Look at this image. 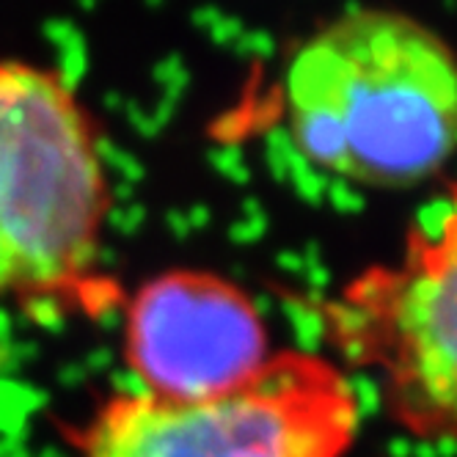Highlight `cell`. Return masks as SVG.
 <instances>
[{
    "mask_svg": "<svg viewBox=\"0 0 457 457\" xmlns=\"http://www.w3.org/2000/svg\"><path fill=\"white\" fill-rule=\"evenodd\" d=\"M281 88L292 144L325 174L403 190L457 154V55L411 14L334 17L289 58Z\"/></svg>",
    "mask_w": 457,
    "mask_h": 457,
    "instance_id": "6da1fadb",
    "label": "cell"
},
{
    "mask_svg": "<svg viewBox=\"0 0 457 457\" xmlns=\"http://www.w3.org/2000/svg\"><path fill=\"white\" fill-rule=\"evenodd\" d=\"M105 212L103 160L70 86L0 61V317L100 301Z\"/></svg>",
    "mask_w": 457,
    "mask_h": 457,
    "instance_id": "7a4b0ae2",
    "label": "cell"
},
{
    "mask_svg": "<svg viewBox=\"0 0 457 457\" xmlns=\"http://www.w3.org/2000/svg\"><path fill=\"white\" fill-rule=\"evenodd\" d=\"M345 361L380 380L388 416L421 441H457V187L419 215L403 253L322 303Z\"/></svg>",
    "mask_w": 457,
    "mask_h": 457,
    "instance_id": "3957f363",
    "label": "cell"
},
{
    "mask_svg": "<svg viewBox=\"0 0 457 457\" xmlns=\"http://www.w3.org/2000/svg\"><path fill=\"white\" fill-rule=\"evenodd\" d=\"M361 405L342 367L303 350L273 353L245 386L207 400L127 391L75 436V457H345Z\"/></svg>",
    "mask_w": 457,
    "mask_h": 457,
    "instance_id": "277c9868",
    "label": "cell"
},
{
    "mask_svg": "<svg viewBox=\"0 0 457 457\" xmlns=\"http://www.w3.org/2000/svg\"><path fill=\"white\" fill-rule=\"evenodd\" d=\"M124 350L141 388L171 400L235 391L273 358L268 325L248 292L204 270L144 284L127 309Z\"/></svg>",
    "mask_w": 457,
    "mask_h": 457,
    "instance_id": "5b68a950",
    "label": "cell"
}]
</instances>
